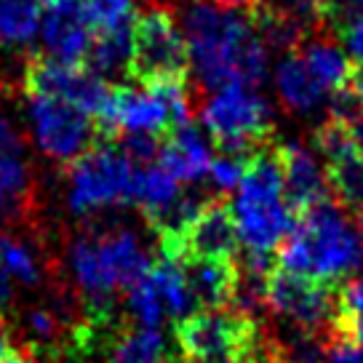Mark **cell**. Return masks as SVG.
Listing matches in <instances>:
<instances>
[{"mask_svg": "<svg viewBox=\"0 0 363 363\" xmlns=\"http://www.w3.org/2000/svg\"><path fill=\"white\" fill-rule=\"evenodd\" d=\"M299 57L305 59L307 69L313 72V78L323 86L326 94H340L347 91L355 75L350 54L342 48L334 38L329 35V30H315L310 33L299 43V48H294Z\"/></svg>", "mask_w": 363, "mask_h": 363, "instance_id": "cell-15", "label": "cell"}, {"mask_svg": "<svg viewBox=\"0 0 363 363\" xmlns=\"http://www.w3.org/2000/svg\"><path fill=\"white\" fill-rule=\"evenodd\" d=\"M22 89L27 96H54L78 107L96 123V128L113 96V89L96 72L80 65H65L51 57H35L27 62Z\"/></svg>", "mask_w": 363, "mask_h": 363, "instance_id": "cell-7", "label": "cell"}, {"mask_svg": "<svg viewBox=\"0 0 363 363\" xmlns=\"http://www.w3.org/2000/svg\"><path fill=\"white\" fill-rule=\"evenodd\" d=\"M238 227L225 201H206L201 214L193 219L177 240L160 243V257L182 264L184 259H227L238 254Z\"/></svg>", "mask_w": 363, "mask_h": 363, "instance_id": "cell-10", "label": "cell"}, {"mask_svg": "<svg viewBox=\"0 0 363 363\" xmlns=\"http://www.w3.org/2000/svg\"><path fill=\"white\" fill-rule=\"evenodd\" d=\"M320 363H363V347L355 345V342L334 337L326 345V352H323Z\"/></svg>", "mask_w": 363, "mask_h": 363, "instance_id": "cell-30", "label": "cell"}, {"mask_svg": "<svg viewBox=\"0 0 363 363\" xmlns=\"http://www.w3.org/2000/svg\"><path fill=\"white\" fill-rule=\"evenodd\" d=\"M30 166L22 152H6L0 155V211L3 214H19L30 203Z\"/></svg>", "mask_w": 363, "mask_h": 363, "instance_id": "cell-22", "label": "cell"}, {"mask_svg": "<svg viewBox=\"0 0 363 363\" xmlns=\"http://www.w3.org/2000/svg\"><path fill=\"white\" fill-rule=\"evenodd\" d=\"M169 350L158 329L125 331L113 342L107 363H169Z\"/></svg>", "mask_w": 363, "mask_h": 363, "instance_id": "cell-21", "label": "cell"}, {"mask_svg": "<svg viewBox=\"0 0 363 363\" xmlns=\"http://www.w3.org/2000/svg\"><path fill=\"white\" fill-rule=\"evenodd\" d=\"M246 158L249 155H230L222 152L219 158L211 160V169H208V179L216 190H238L240 179H243V171H246Z\"/></svg>", "mask_w": 363, "mask_h": 363, "instance_id": "cell-27", "label": "cell"}, {"mask_svg": "<svg viewBox=\"0 0 363 363\" xmlns=\"http://www.w3.org/2000/svg\"><path fill=\"white\" fill-rule=\"evenodd\" d=\"M182 270L195 296V305L203 310H225L235 302L240 284V267L227 259H184Z\"/></svg>", "mask_w": 363, "mask_h": 363, "instance_id": "cell-14", "label": "cell"}, {"mask_svg": "<svg viewBox=\"0 0 363 363\" xmlns=\"http://www.w3.org/2000/svg\"><path fill=\"white\" fill-rule=\"evenodd\" d=\"M83 9H86V16L94 27V35L131 30L136 22L131 0H83Z\"/></svg>", "mask_w": 363, "mask_h": 363, "instance_id": "cell-26", "label": "cell"}, {"mask_svg": "<svg viewBox=\"0 0 363 363\" xmlns=\"http://www.w3.org/2000/svg\"><path fill=\"white\" fill-rule=\"evenodd\" d=\"M230 211L246 254L272 259L296 225V214L286 201L278 145L270 142L246 158V171Z\"/></svg>", "mask_w": 363, "mask_h": 363, "instance_id": "cell-3", "label": "cell"}, {"mask_svg": "<svg viewBox=\"0 0 363 363\" xmlns=\"http://www.w3.org/2000/svg\"><path fill=\"white\" fill-rule=\"evenodd\" d=\"M201 118L216 147L230 155H251L272 142V110L254 89L214 91L201 107Z\"/></svg>", "mask_w": 363, "mask_h": 363, "instance_id": "cell-5", "label": "cell"}, {"mask_svg": "<svg viewBox=\"0 0 363 363\" xmlns=\"http://www.w3.org/2000/svg\"><path fill=\"white\" fill-rule=\"evenodd\" d=\"M275 89H278V99L284 104V110L291 115L315 113L320 102L326 99L323 86L313 78L305 59L296 51H289L281 59V65L275 69Z\"/></svg>", "mask_w": 363, "mask_h": 363, "instance_id": "cell-17", "label": "cell"}, {"mask_svg": "<svg viewBox=\"0 0 363 363\" xmlns=\"http://www.w3.org/2000/svg\"><path fill=\"white\" fill-rule=\"evenodd\" d=\"M174 118L158 86H118L99 121L102 134L152 136L166 139L174 131Z\"/></svg>", "mask_w": 363, "mask_h": 363, "instance_id": "cell-11", "label": "cell"}, {"mask_svg": "<svg viewBox=\"0 0 363 363\" xmlns=\"http://www.w3.org/2000/svg\"><path fill=\"white\" fill-rule=\"evenodd\" d=\"M182 35L203 91L214 94L227 86L257 89L264 80L267 45L257 30L254 11L193 0L182 16Z\"/></svg>", "mask_w": 363, "mask_h": 363, "instance_id": "cell-1", "label": "cell"}, {"mask_svg": "<svg viewBox=\"0 0 363 363\" xmlns=\"http://www.w3.org/2000/svg\"><path fill=\"white\" fill-rule=\"evenodd\" d=\"M182 198L179 182L171 177L163 166H142L136 174V187H134V203L142 208V214L147 219H158L163 211H169L171 206Z\"/></svg>", "mask_w": 363, "mask_h": 363, "instance_id": "cell-18", "label": "cell"}, {"mask_svg": "<svg viewBox=\"0 0 363 363\" xmlns=\"http://www.w3.org/2000/svg\"><path fill=\"white\" fill-rule=\"evenodd\" d=\"M40 33L38 0H0V45H27Z\"/></svg>", "mask_w": 363, "mask_h": 363, "instance_id": "cell-20", "label": "cell"}, {"mask_svg": "<svg viewBox=\"0 0 363 363\" xmlns=\"http://www.w3.org/2000/svg\"><path fill=\"white\" fill-rule=\"evenodd\" d=\"M222 9H243V11H257L262 6V0H214Z\"/></svg>", "mask_w": 363, "mask_h": 363, "instance_id": "cell-33", "label": "cell"}, {"mask_svg": "<svg viewBox=\"0 0 363 363\" xmlns=\"http://www.w3.org/2000/svg\"><path fill=\"white\" fill-rule=\"evenodd\" d=\"M6 152H22V139L13 131V125L0 115V155Z\"/></svg>", "mask_w": 363, "mask_h": 363, "instance_id": "cell-32", "label": "cell"}, {"mask_svg": "<svg viewBox=\"0 0 363 363\" xmlns=\"http://www.w3.org/2000/svg\"><path fill=\"white\" fill-rule=\"evenodd\" d=\"M278 160H281V171H284L286 201L296 216L334 198L329 177H326V166H320L318 155L310 147L299 145V142H284V145H278Z\"/></svg>", "mask_w": 363, "mask_h": 363, "instance_id": "cell-12", "label": "cell"}, {"mask_svg": "<svg viewBox=\"0 0 363 363\" xmlns=\"http://www.w3.org/2000/svg\"><path fill=\"white\" fill-rule=\"evenodd\" d=\"M125 302H128V313L134 315L139 329H158L160 320L166 318V307L150 281V270L125 289Z\"/></svg>", "mask_w": 363, "mask_h": 363, "instance_id": "cell-24", "label": "cell"}, {"mask_svg": "<svg viewBox=\"0 0 363 363\" xmlns=\"http://www.w3.org/2000/svg\"><path fill=\"white\" fill-rule=\"evenodd\" d=\"M150 281H152V286H155V291H158V296H160V302L166 307V315L177 318V320L193 315L195 296H193V291H190V286H187V278H184L182 264L160 257L158 262L150 264Z\"/></svg>", "mask_w": 363, "mask_h": 363, "instance_id": "cell-19", "label": "cell"}, {"mask_svg": "<svg viewBox=\"0 0 363 363\" xmlns=\"http://www.w3.org/2000/svg\"><path fill=\"white\" fill-rule=\"evenodd\" d=\"M187 72H190L187 43L171 11L150 9L142 16H136L128 75L142 86H155L169 80H187Z\"/></svg>", "mask_w": 363, "mask_h": 363, "instance_id": "cell-6", "label": "cell"}, {"mask_svg": "<svg viewBox=\"0 0 363 363\" xmlns=\"http://www.w3.org/2000/svg\"><path fill=\"white\" fill-rule=\"evenodd\" d=\"M11 302V278L0 267V310Z\"/></svg>", "mask_w": 363, "mask_h": 363, "instance_id": "cell-34", "label": "cell"}, {"mask_svg": "<svg viewBox=\"0 0 363 363\" xmlns=\"http://www.w3.org/2000/svg\"><path fill=\"white\" fill-rule=\"evenodd\" d=\"M40 38L51 59L86 67L91 43H94V27L86 16L83 0L59 6V9H45L40 16Z\"/></svg>", "mask_w": 363, "mask_h": 363, "instance_id": "cell-13", "label": "cell"}, {"mask_svg": "<svg viewBox=\"0 0 363 363\" xmlns=\"http://www.w3.org/2000/svg\"><path fill=\"white\" fill-rule=\"evenodd\" d=\"M334 334L340 340L363 345V275L350 278L342 289H337Z\"/></svg>", "mask_w": 363, "mask_h": 363, "instance_id": "cell-23", "label": "cell"}, {"mask_svg": "<svg viewBox=\"0 0 363 363\" xmlns=\"http://www.w3.org/2000/svg\"><path fill=\"white\" fill-rule=\"evenodd\" d=\"M337 33L342 35V40L347 45L350 59H355L363 67V3L337 27Z\"/></svg>", "mask_w": 363, "mask_h": 363, "instance_id": "cell-28", "label": "cell"}, {"mask_svg": "<svg viewBox=\"0 0 363 363\" xmlns=\"http://www.w3.org/2000/svg\"><path fill=\"white\" fill-rule=\"evenodd\" d=\"M350 131H352V136H355V142H358V147H361V152H363V113L350 123Z\"/></svg>", "mask_w": 363, "mask_h": 363, "instance_id": "cell-35", "label": "cell"}, {"mask_svg": "<svg viewBox=\"0 0 363 363\" xmlns=\"http://www.w3.org/2000/svg\"><path fill=\"white\" fill-rule=\"evenodd\" d=\"M0 267L9 278H16L19 284L27 286L40 284L43 278L33 249L16 235H0Z\"/></svg>", "mask_w": 363, "mask_h": 363, "instance_id": "cell-25", "label": "cell"}, {"mask_svg": "<svg viewBox=\"0 0 363 363\" xmlns=\"http://www.w3.org/2000/svg\"><path fill=\"white\" fill-rule=\"evenodd\" d=\"M27 329H30V340L35 345H48L57 342L59 337V318L48 310H30L27 315Z\"/></svg>", "mask_w": 363, "mask_h": 363, "instance_id": "cell-29", "label": "cell"}, {"mask_svg": "<svg viewBox=\"0 0 363 363\" xmlns=\"http://www.w3.org/2000/svg\"><path fill=\"white\" fill-rule=\"evenodd\" d=\"M0 363H33V358L9 337V331L0 323Z\"/></svg>", "mask_w": 363, "mask_h": 363, "instance_id": "cell-31", "label": "cell"}, {"mask_svg": "<svg viewBox=\"0 0 363 363\" xmlns=\"http://www.w3.org/2000/svg\"><path fill=\"white\" fill-rule=\"evenodd\" d=\"M281 270L334 286L363 270V230L334 198L307 208L278 249Z\"/></svg>", "mask_w": 363, "mask_h": 363, "instance_id": "cell-2", "label": "cell"}, {"mask_svg": "<svg viewBox=\"0 0 363 363\" xmlns=\"http://www.w3.org/2000/svg\"><path fill=\"white\" fill-rule=\"evenodd\" d=\"M139 166L121 147L96 145L72 160L67 171V203L78 216L134 203Z\"/></svg>", "mask_w": 363, "mask_h": 363, "instance_id": "cell-4", "label": "cell"}, {"mask_svg": "<svg viewBox=\"0 0 363 363\" xmlns=\"http://www.w3.org/2000/svg\"><path fill=\"white\" fill-rule=\"evenodd\" d=\"M211 160L214 158H211L208 142L193 123L174 128L160 142L158 166H163L177 182H201L203 177H208Z\"/></svg>", "mask_w": 363, "mask_h": 363, "instance_id": "cell-16", "label": "cell"}, {"mask_svg": "<svg viewBox=\"0 0 363 363\" xmlns=\"http://www.w3.org/2000/svg\"><path fill=\"white\" fill-rule=\"evenodd\" d=\"M27 118L35 145L54 160H78L91 150L96 123L78 107L54 96H27Z\"/></svg>", "mask_w": 363, "mask_h": 363, "instance_id": "cell-9", "label": "cell"}, {"mask_svg": "<svg viewBox=\"0 0 363 363\" xmlns=\"http://www.w3.org/2000/svg\"><path fill=\"white\" fill-rule=\"evenodd\" d=\"M264 307L272 315L289 320L291 329L313 331V334H334L337 289L278 267L267 278Z\"/></svg>", "mask_w": 363, "mask_h": 363, "instance_id": "cell-8", "label": "cell"}]
</instances>
